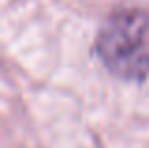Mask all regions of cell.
Segmentation results:
<instances>
[{"label": "cell", "instance_id": "1", "mask_svg": "<svg viewBox=\"0 0 149 148\" xmlns=\"http://www.w3.org/2000/svg\"><path fill=\"white\" fill-rule=\"evenodd\" d=\"M95 53L111 74L125 80L149 76V8H119L106 17Z\"/></svg>", "mask_w": 149, "mask_h": 148}]
</instances>
